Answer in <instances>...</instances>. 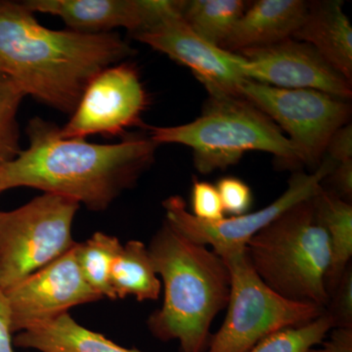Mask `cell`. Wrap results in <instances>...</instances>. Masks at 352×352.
I'll return each mask as SVG.
<instances>
[{
    "label": "cell",
    "instance_id": "cell-12",
    "mask_svg": "<svg viewBox=\"0 0 352 352\" xmlns=\"http://www.w3.org/2000/svg\"><path fill=\"white\" fill-rule=\"evenodd\" d=\"M133 36L191 69L208 95H239L247 80L244 58L200 38L182 19V7Z\"/></svg>",
    "mask_w": 352,
    "mask_h": 352
},
{
    "label": "cell",
    "instance_id": "cell-26",
    "mask_svg": "<svg viewBox=\"0 0 352 352\" xmlns=\"http://www.w3.org/2000/svg\"><path fill=\"white\" fill-rule=\"evenodd\" d=\"M191 212L197 219L206 222H217L226 219L219 191L215 185L194 180L191 190Z\"/></svg>",
    "mask_w": 352,
    "mask_h": 352
},
{
    "label": "cell",
    "instance_id": "cell-17",
    "mask_svg": "<svg viewBox=\"0 0 352 352\" xmlns=\"http://www.w3.org/2000/svg\"><path fill=\"white\" fill-rule=\"evenodd\" d=\"M13 344L39 352H143L120 346L101 333L88 330L69 314L18 333Z\"/></svg>",
    "mask_w": 352,
    "mask_h": 352
},
{
    "label": "cell",
    "instance_id": "cell-25",
    "mask_svg": "<svg viewBox=\"0 0 352 352\" xmlns=\"http://www.w3.org/2000/svg\"><path fill=\"white\" fill-rule=\"evenodd\" d=\"M325 312L333 321V328H352L351 264L344 271L332 293L329 295Z\"/></svg>",
    "mask_w": 352,
    "mask_h": 352
},
{
    "label": "cell",
    "instance_id": "cell-1",
    "mask_svg": "<svg viewBox=\"0 0 352 352\" xmlns=\"http://www.w3.org/2000/svg\"><path fill=\"white\" fill-rule=\"evenodd\" d=\"M30 145L13 161L0 166L2 191L17 187L41 190L106 210L135 184L154 161L157 146L148 136L132 135L116 144L62 138L60 127L34 118L27 129Z\"/></svg>",
    "mask_w": 352,
    "mask_h": 352
},
{
    "label": "cell",
    "instance_id": "cell-16",
    "mask_svg": "<svg viewBox=\"0 0 352 352\" xmlns=\"http://www.w3.org/2000/svg\"><path fill=\"white\" fill-rule=\"evenodd\" d=\"M293 38L314 46L333 69L352 82V27L342 1L308 4L305 19Z\"/></svg>",
    "mask_w": 352,
    "mask_h": 352
},
{
    "label": "cell",
    "instance_id": "cell-9",
    "mask_svg": "<svg viewBox=\"0 0 352 352\" xmlns=\"http://www.w3.org/2000/svg\"><path fill=\"white\" fill-rule=\"evenodd\" d=\"M336 164L327 157L314 173L298 171L289 178L288 188L284 193L267 207L240 217H226L217 222L197 219L187 210L182 197L171 196L163 203L166 221L197 244L210 245L217 254L226 250L244 249L256 233L282 212L298 201L314 197Z\"/></svg>",
    "mask_w": 352,
    "mask_h": 352
},
{
    "label": "cell",
    "instance_id": "cell-21",
    "mask_svg": "<svg viewBox=\"0 0 352 352\" xmlns=\"http://www.w3.org/2000/svg\"><path fill=\"white\" fill-rule=\"evenodd\" d=\"M122 245L118 238L96 232L85 243L76 245V259L85 282L101 298L116 300L111 274Z\"/></svg>",
    "mask_w": 352,
    "mask_h": 352
},
{
    "label": "cell",
    "instance_id": "cell-7",
    "mask_svg": "<svg viewBox=\"0 0 352 352\" xmlns=\"http://www.w3.org/2000/svg\"><path fill=\"white\" fill-rule=\"evenodd\" d=\"M80 205L43 193L0 212V289L6 291L63 256L76 243L72 227Z\"/></svg>",
    "mask_w": 352,
    "mask_h": 352
},
{
    "label": "cell",
    "instance_id": "cell-8",
    "mask_svg": "<svg viewBox=\"0 0 352 352\" xmlns=\"http://www.w3.org/2000/svg\"><path fill=\"white\" fill-rule=\"evenodd\" d=\"M239 92L287 132L302 166L314 171L323 162L333 134L351 118L347 100L318 90L287 89L245 80Z\"/></svg>",
    "mask_w": 352,
    "mask_h": 352
},
{
    "label": "cell",
    "instance_id": "cell-20",
    "mask_svg": "<svg viewBox=\"0 0 352 352\" xmlns=\"http://www.w3.org/2000/svg\"><path fill=\"white\" fill-rule=\"evenodd\" d=\"M247 6L243 0H189L182 1V17L200 38L220 47Z\"/></svg>",
    "mask_w": 352,
    "mask_h": 352
},
{
    "label": "cell",
    "instance_id": "cell-13",
    "mask_svg": "<svg viewBox=\"0 0 352 352\" xmlns=\"http://www.w3.org/2000/svg\"><path fill=\"white\" fill-rule=\"evenodd\" d=\"M245 59L247 80L287 89H314L349 100L351 82L314 46L295 38L237 53Z\"/></svg>",
    "mask_w": 352,
    "mask_h": 352
},
{
    "label": "cell",
    "instance_id": "cell-19",
    "mask_svg": "<svg viewBox=\"0 0 352 352\" xmlns=\"http://www.w3.org/2000/svg\"><path fill=\"white\" fill-rule=\"evenodd\" d=\"M111 286L117 298L133 296L138 302L157 300L162 283L144 243L131 240L122 245L113 263Z\"/></svg>",
    "mask_w": 352,
    "mask_h": 352
},
{
    "label": "cell",
    "instance_id": "cell-14",
    "mask_svg": "<svg viewBox=\"0 0 352 352\" xmlns=\"http://www.w3.org/2000/svg\"><path fill=\"white\" fill-rule=\"evenodd\" d=\"M23 4L32 13L61 18L69 31L98 34L124 28L134 34L175 11L177 0H28Z\"/></svg>",
    "mask_w": 352,
    "mask_h": 352
},
{
    "label": "cell",
    "instance_id": "cell-31",
    "mask_svg": "<svg viewBox=\"0 0 352 352\" xmlns=\"http://www.w3.org/2000/svg\"><path fill=\"white\" fill-rule=\"evenodd\" d=\"M2 192H3V191H2L1 186H0V194H1Z\"/></svg>",
    "mask_w": 352,
    "mask_h": 352
},
{
    "label": "cell",
    "instance_id": "cell-3",
    "mask_svg": "<svg viewBox=\"0 0 352 352\" xmlns=\"http://www.w3.org/2000/svg\"><path fill=\"white\" fill-rule=\"evenodd\" d=\"M148 250L164 289L163 305L148 319L150 332L162 342L178 340L180 352H205L212 322L228 303L226 263L208 245L189 240L166 221Z\"/></svg>",
    "mask_w": 352,
    "mask_h": 352
},
{
    "label": "cell",
    "instance_id": "cell-10",
    "mask_svg": "<svg viewBox=\"0 0 352 352\" xmlns=\"http://www.w3.org/2000/svg\"><path fill=\"white\" fill-rule=\"evenodd\" d=\"M148 97L135 67L113 65L95 76L83 92L62 138L85 139L94 134L120 135L142 124Z\"/></svg>",
    "mask_w": 352,
    "mask_h": 352
},
{
    "label": "cell",
    "instance_id": "cell-18",
    "mask_svg": "<svg viewBox=\"0 0 352 352\" xmlns=\"http://www.w3.org/2000/svg\"><path fill=\"white\" fill-rule=\"evenodd\" d=\"M314 201L330 243V266L325 279L329 296L351 264L352 206L323 186L314 196Z\"/></svg>",
    "mask_w": 352,
    "mask_h": 352
},
{
    "label": "cell",
    "instance_id": "cell-22",
    "mask_svg": "<svg viewBox=\"0 0 352 352\" xmlns=\"http://www.w3.org/2000/svg\"><path fill=\"white\" fill-rule=\"evenodd\" d=\"M332 329L333 321L324 311L318 318L305 325L272 333L248 352H307L319 346Z\"/></svg>",
    "mask_w": 352,
    "mask_h": 352
},
{
    "label": "cell",
    "instance_id": "cell-2",
    "mask_svg": "<svg viewBox=\"0 0 352 352\" xmlns=\"http://www.w3.org/2000/svg\"><path fill=\"white\" fill-rule=\"evenodd\" d=\"M133 53L116 32L55 31L24 4L0 1V73L60 112L73 113L95 76Z\"/></svg>",
    "mask_w": 352,
    "mask_h": 352
},
{
    "label": "cell",
    "instance_id": "cell-5",
    "mask_svg": "<svg viewBox=\"0 0 352 352\" xmlns=\"http://www.w3.org/2000/svg\"><path fill=\"white\" fill-rule=\"evenodd\" d=\"M314 196L282 212L248 242L245 250L258 276L278 295L325 308L330 243Z\"/></svg>",
    "mask_w": 352,
    "mask_h": 352
},
{
    "label": "cell",
    "instance_id": "cell-28",
    "mask_svg": "<svg viewBox=\"0 0 352 352\" xmlns=\"http://www.w3.org/2000/svg\"><path fill=\"white\" fill-rule=\"evenodd\" d=\"M333 186V193L351 203L352 197V160L336 164L327 176Z\"/></svg>",
    "mask_w": 352,
    "mask_h": 352
},
{
    "label": "cell",
    "instance_id": "cell-23",
    "mask_svg": "<svg viewBox=\"0 0 352 352\" xmlns=\"http://www.w3.org/2000/svg\"><path fill=\"white\" fill-rule=\"evenodd\" d=\"M25 94L8 76L0 73V166L20 154L18 111Z\"/></svg>",
    "mask_w": 352,
    "mask_h": 352
},
{
    "label": "cell",
    "instance_id": "cell-11",
    "mask_svg": "<svg viewBox=\"0 0 352 352\" xmlns=\"http://www.w3.org/2000/svg\"><path fill=\"white\" fill-rule=\"evenodd\" d=\"M76 245L4 291L13 333L68 314L76 305L101 300L80 272Z\"/></svg>",
    "mask_w": 352,
    "mask_h": 352
},
{
    "label": "cell",
    "instance_id": "cell-27",
    "mask_svg": "<svg viewBox=\"0 0 352 352\" xmlns=\"http://www.w3.org/2000/svg\"><path fill=\"white\" fill-rule=\"evenodd\" d=\"M328 157L336 164L352 160V126L351 122L333 134L327 146Z\"/></svg>",
    "mask_w": 352,
    "mask_h": 352
},
{
    "label": "cell",
    "instance_id": "cell-15",
    "mask_svg": "<svg viewBox=\"0 0 352 352\" xmlns=\"http://www.w3.org/2000/svg\"><path fill=\"white\" fill-rule=\"evenodd\" d=\"M307 8V2L302 0L252 2L220 48L237 54L292 38L302 25Z\"/></svg>",
    "mask_w": 352,
    "mask_h": 352
},
{
    "label": "cell",
    "instance_id": "cell-29",
    "mask_svg": "<svg viewBox=\"0 0 352 352\" xmlns=\"http://www.w3.org/2000/svg\"><path fill=\"white\" fill-rule=\"evenodd\" d=\"M330 333L320 346L312 347L307 352H352V328H333Z\"/></svg>",
    "mask_w": 352,
    "mask_h": 352
},
{
    "label": "cell",
    "instance_id": "cell-6",
    "mask_svg": "<svg viewBox=\"0 0 352 352\" xmlns=\"http://www.w3.org/2000/svg\"><path fill=\"white\" fill-rule=\"evenodd\" d=\"M217 254L230 273V294L226 320L205 352L250 351L272 333L305 325L325 311L319 305L278 295L254 270L245 248Z\"/></svg>",
    "mask_w": 352,
    "mask_h": 352
},
{
    "label": "cell",
    "instance_id": "cell-4",
    "mask_svg": "<svg viewBox=\"0 0 352 352\" xmlns=\"http://www.w3.org/2000/svg\"><path fill=\"white\" fill-rule=\"evenodd\" d=\"M149 138L157 145L191 148L201 175L226 170L249 151L274 155L285 168L302 166L283 131L241 94L208 95L198 119L182 126L151 127Z\"/></svg>",
    "mask_w": 352,
    "mask_h": 352
},
{
    "label": "cell",
    "instance_id": "cell-24",
    "mask_svg": "<svg viewBox=\"0 0 352 352\" xmlns=\"http://www.w3.org/2000/svg\"><path fill=\"white\" fill-rule=\"evenodd\" d=\"M226 214L240 217L249 214L254 196L249 185L235 176L220 178L215 185Z\"/></svg>",
    "mask_w": 352,
    "mask_h": 352
},
{
    "label": "cell",
    "instance_id": "cell-30",
    "mask_svg": "<svg viewBox=\"0 0 352 352\" xmlns=\"http://www.w3.org/2000/svg\"><path fill=\"white\" fill-rule=\"evenodd\" d=\"M10 310L4 291L0 289V352H15L13 349Z\"/></svg>",
    "mask_w": 352,
    "mask_h": 352
}]
</instances>
